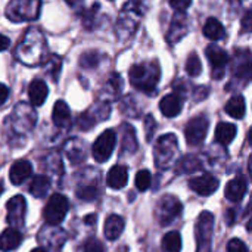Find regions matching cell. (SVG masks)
<instances>
[{"label": "cell", "instance_id": "obj_1", "mask_svg": "<svg viewBox=\"0 0 252 252\" xmlns=\"http://www.w3.org/2000/svg\"><path fill=\"white\" fill-rule=\"evenodd\" d=\"M131 84L142 92H154L159 81V65L157 62L133 65L128 72Z\"/></svg>", "mask_w": 252, "mask_h": 252}, {"label": "cell", "instance_id": "obj_2", "mask_svg": "<svg viewBox=\"0 0 252 252\" xmlns=\"http://www.w3.org/2000/svg\"><path fill=\"white\" fill-rule=\"evenodd\" d=\"M213 233H214V217L211 213L204 211L198 217V221L195 226L196 252H211Z\"/></svg>", "mask_w": 252, "mask_h": 252}, {"label": "cell", "instance_id": "obj_3", "mask_svg": "<svg viewBox=\"0 0 252 252\" xmlns=\"http://www.w3.org/2000/svg\"><path fill=\"white\" fill-rule=\"evenodd\" d=\"M179 152V146H177V137L170 133L165 134L162 137L158 139V143L154 149V155H155V164L159 168H167L173 164L174 157Z\"/></svg>", "mask_w": 252, "mask_h": 252}, {"label": "cell", "instance_id": "obj_4", "mask_svg": "<svg viewBox=\"0 0 252 252\" xmlns=\"http://www.w3.org/2000/svg\"><path fill=\"white\" fill-rule=\"evenodd\" d=\"M68 210H69L68 199L61 193H55V195H52V198L46 204V207L43 210V217H44L47 224L58 226L66 217Z\"/></svg>", "mask_w": 252, "mask_h": 252}, {"label": "cell", "instance_id": "obj_5", "mask_svg": "<svg viewBox=\"0 0 252 252\" xmlns=\"http://www.w3.org/2000/svg\"><path fill=\"white\" fill-rule=\"evenodd\" d=\"M182 210H183V205L176 196L165 195L157 204V219L162 226H168L179 217Z\"/></svg>", "mask_w": 252, "mask_h": 252}, {"label": "cell", "instance_id": "obj_6", "mask_svg": "<svg viewBox=\"0 0 252 252\" xmlns=\"http://www.w3.org/2000/svg\"><path fill=\"white\" fill-rule=\"evenodd\" d=\"M115 143H117L115 131L114 130H105L93 143V148H92L93 158L97 162H106L111 158V154L114 152Z\"/></svg>", "mask_w": 252, "mask_h": 252}, {"label": "cell", "instance_id": "obj_7", "mask_svg": "<svg viewBox=\"0 0 252 252\" xmlns=\"http://www.w3.org/2000/svg\"><path fill=\"white\" fill-rule=\"evenodd\" d=\"M208 126H210V121L205 115H199L190 120L185 128V136H186L188 143L192 146L201 145L207 137Z\"/></svg>", "mask_w": 252, "mask_h": 252}, {"label": "cell", "instance_id": "obj_8", "mask_svg": "<svg viewBox=\"0 0 252 252\" xmlns=\"http://www.w3.org/2000/svg\"><path fill=\"white\" fill-rule=\"evenodd\" d=\"M6 210H7V223L12 226V229L18 230L19 227H22L27 213L25 198L21 195L10 198L6 204Z\"/></svg>", "mask_w": 252, "mask_h": 252}, {"label": "cell", "instance_id": "obj_9", "mask_svg": "<svg viewBox=\"0 0 252 252\" xmlns=\"http://www.w3.org/2000/svg\"><path fill=\"white\" fill-rule=\"evenodd\" d=\"M219 179L211 174H202L199 177H193L189 182V188L201 196H210L219 189Z\"/></svg>", "mask_w": 252, "mask_h": 252}, {"label": "cell", "instance_id": "obj_10", "mask_svg": "<svg viewBox=\"0 0 252 252\" xmlns=\"http://www.w3.org/2000/svg\"><path fill=\"white\" fill-rule=\"evenodd\" d=\"M207 56H208V61L211 62L213 68H214V77L221 78L223 74H224V66L229 62L227 53L221 47H219L216 44H211V46L207 47Z\"/></svg>", "mask_w": 252, "mask_h": 252}, {"label": "cell", "instance_id": "obj_11", "mask_svg": "<svg viewBox=\"0 0 252 252\" xmlns=\"http://www.w3.org/2000/svg\"><path fill=\"white\" fill-rule=\"evenodd\" d=\"M248 190V182L241 176V177H235L233 180H230L226 186V198L230 201V202H241L245 196Z\"/></svg>", "mask_w": 252, "mask_h": 252}, {"label": "cell", "instance_id": "obj_12", "mask_svg": "<svg viewBox=\"0 0 252 252\" xmlns=\"http://www.w3.org/2000/svg\"><path fill=\"white\" fill-rule=\"evenodd\" d=\"M182 108H183V100L177 93L167 94L159 102V109H161L162 115H165L167 118L177 117L182 112Z\"/></svg>", "mask_w": 252, "mask_h": 252}, {"label": "cell", "instance_id": "obj_13", "mask_svg": "<svg viewBox=\"0 0 252 252\" xmlns=\"http://www.w3.org/2000/svg\"><path fill=\"white\" fill-rule=\"evenodd\" d=\"M31 174H32V165L28 161L21 159L12 164L9 171V179L13 185H22L27 179L31 177Z\"/></svg>", "mask_w": 252, "mask_h": 252}, {"label": "cell", "instance_id": "obj_14", "mask_svg": "<svg viewBox=\"0 0 252 252\" xmlns=\"http://www.w3.org/2000/svg\"><path fill=\"white\" fill-rule=\"evenodd\" d=\"M127 180H128V171L127 167L124 165H114L106 176V185L115 190L123 189L127 185Z\"/></svg>", "mask_w": 252, "mask_h": 252}, {"label": "cell", "instance_id": "obj_15", "mask_svg": "<svg viewBox=\"0 0 252 252\" xmlns=\"http://www.w3.org/2000/svg\"><path fill=\"white\" fill-rule=\"evenodd\" d=\"M49 94V89L47 84L41 80H32L30 87H28V96L30 100L34 106H40L44 103L46 97Z\"/></svg>", "mask_w": 252, "mask_h": 252}, {"label": "cell", "instance_id": "obj_16", "mask_svg": "<svg viewBox=\"0 0 252 252\" xmlns=\"http://www.w3.org/2000/svg\"><path fill=\"white\" fill-rule=\"evenodd\" d=\"M22 242V235L16 229H6L0 233V251L9 252L16 250Z\"/></svg>", "mask_w": 252, "mask_h": 252}, {"label": "cell", "instance_id": "obj_17", "mask_svg": "<svg viewBox=\"0 0 252 252\" xmlns=\"http://www.w3.org/2000/svg\"><path fill=\"white\" fill-rule=\"evenodd\" d=\"M124 230V219L117 216V214H112L106 219L105 221V238L108 241H117L121 233Z\"/></svg>", "mask_w": 252, "mask_h": 252}, {"label": "cell", "instance_id": "obj_18", "mask_svg": "<svg viewBox=\"0 0 252 252\" xmlns=\"http://www.w3.org/2000/svg\"><path fill=\"white\" fill-rule=\"evenodd\" d=\"M238 128L230 123H220L216 128V142L220 145H229L236 137Z\"/></svg>", "mask_w": 252, "mask_h": 252}, {"label": "cell", "instance_id": "obj_19", "mask_svg": "<svg viewBox=\"0 0 252 252\" xmlns=\"http://www.w3.org/2000/svg\"><path fill=\"white\" fill-rule=\"evenodd\" d=\"M50 179L47 176L38 174L35 177H32L31 183H30V193L34 198H44L49 190H50Z\"/></svg>", "mask_w": 252, "mask_h": 252}, {"label": "cell", "instance_id": "obj_20", "mask_svg": "<svg viewBox=\"0 0 252 252\" xmlns=\"http://www.w3.org/2000/svg\"><path fill=\"white\" fill-rule=\"evenodd\" d=\"M204 35L213 41H219L224 37L226 31H224V27L221 25V22L216 18H210L207 19L205 25H204Z\"/></svg>", "mask_w": 252, "mask_h": 252}, {"label": "cell", "instance_id": "obj_21", "mask_svg": "<svg viewBox=\"0 0 252 252\" xmlns=\"http://www.w3.org/2000/svg\"><path fill=\"white\" fill-rule=\"evenodd\" d=\"M52 118H53V123H55L58 127L65 126V124L69 121V118H71V112H69L68 105H66L63 100H58V102L55 103Z\"/></svg>", "mask_w": 252, "mask_h": 252}, {"label": "cell", "instance_id": "obj_22", "mask_svg": "<svg viewBox=\"0 0 252 252\" xmlns=\"http://www.w3.org/2000/svg\"><path fill=\"white\" fill-rule=\"evenodd\" d=\"M245 111H247V106H245V99L242 96H235L226 103V112L236 120L244 118Z\"/></svg>", "mask_w": 252, "mask_h": 252}, {"label": "cell", "instance_id": "obj_23", "mask_svg": "<svg viewBox=\"0 0 252 252\" xmlns=\"http://www.w3.org/2000/svg\"><path fill=\"white\" fill-rule=\"evenodd\" d=\"M162 251L180 252L182 251V238L179 232H168L162 238Z\"/></svg>", "mask_w": 252, "mask_h": 252}, {"label": "cell", "instance_id": "obj_24", "mask_svg": "<svg viewBox=\"0 0 252 252\" xmlns=\"http://www.w3.org/2000/svg\"><path fill=\"white\" fill-rule=\"evenodd\" d=\"M124 128V142H123V149H121V154L123 152H134L137 149V142H136V133L133 131V128L130 126H123Z\"/></svg>", "mask_w": 252, "mask_h": 252}, {"label": "cell", "instance_id": "obj_25", "mask_svg": "<svg viewBox=\"0 0 252 252\" xmlns=\"http://www.w3.org/2000/svg\"><path fill=\"white\" fill-rule=\"evenodd\" d=\"M186 71L190 77H198L202 72V62L196 53H190L186 61Z\"/></svg>", "mask_w": 252, "mask_h": 252}, {"label": "cell", "instance_id": "obj_26", "mask_svg": "<svg viewBox=\"0 0 252 252\" xmlns=\"http://www.w3.org/2000/svg\"><path fill=\"white\" fill-rule=\"evenodd\" d=\"M185 32H186V22H185V21L174 19V22H173V25H171V28H170V31H168L167 38H168V41L176 43L180 37L185 35Z\"/></svg>", "mask_w": 252, "mask_h": 252}, {"label": "cell", "instance_id": "obj_27", "mask_svg": "<svg viewBox=\"0 0 252 252\" xmlns=\"http://www.w3.org/2000/svg\"><path fill=\"white\" fill-rule=\"evenodd\" d=\"M151 183H152V174L148 170H140L136 174V188H137V190H140V192L148 190L151 188Z\"/></svg>", "mask_w": 252, "mask_h": 252}, {"label": "cell", "instance_id": "obj_28", "mask_svg": "<svg viewBox=\"0 0 252 252\" xmlns=\"http://www.w3.org/2000/svg\"><path fill=\"white\" fill-rule=\"evenodd\" d=\"M180 167L185 173H192V171H198L201 168V164L196 159V157H185L180 161Z\"/></svg>", "mask_w": 252, "mask_h": 252}, {"label": "cell", "instance_id": "obj_29", "mask_svg": "<svg viewBox=\"0 0 252 252\" xmlns=\"http://www.w3.org/2000/svg\"><path fill=\"white\" fill-rule=\"evenodd\" d=\"M77 196L83 201H94L97 198V189L94 186H83L77 189Z\"/></svg>", "mask_w": 252, "mask_h": 252}, {"label": "cell", "instance_id": "obj_30", "mask_svg": "<svg viewBox=\"0 0 252 252\" xmlns=\"http://www.w3.org/2000/svg\"><path fill=\"white\" fill-rule=\"evenodd\" d=\"M227 252H248V247L238 238H233L229 241L227 247H226Z\"/></svg>", "mask_w": 252, "mask_h": 252}, {"label": "cell", "instance_id": "obj_31", "mask_svg": "<svg viewBox=\"0 0 252 252\" xmlns=\"http://www.w3.org/2000/svg\"><path fill=\"white\" fill-rule=\"evenodd\" d=\"M94 124H96V120H94L89 112L83 114V115L80 117V120H78V126H80L81 130H90V128H93Z\"/></svg>", "mask_w": 252, "mask_h": 252}, {"label": "cell", "instance_id": "obj_32", "mask_svg": "<svg viewBox=\"0 0 252 252\" xmlns=\"http://www.w3.org/2000/svg\"><path fill=\"white\" fill-rule=\"evenodd\" d=\"M84 252H105V247L97 239H90L84 247Z\"/></svg>", "mask_w": 252, "mask_h": 252}, {"label": "cell", "instance_id": "obj_33", "mask_svg": "<svg viewBox=\"0 0 252 252\" xmlns=\"http://www.w3.org/2000/svg\"><path fill=\"white\" fill-rule=\"evenodd\" d=\"M81 63L84 66H94L97 63V55L96 53H84L81 58Z\"/></svg>", "mask_w": 252, "mask_h": 252}, {"label": "cell", "instance_id": "obj_34", "mask_svg": "<svg viewBox=\"0 0 252 252\" xmlns=\"http://www.w3.org/2000/svg\"><path fill=\"white\" fill-rule=\"evenodd\" d=\"M190 3H192V0H170V4L179 12L186 10L190 6Z\"/></svg>", "mask_w": 252, "mask_h": 252}, {"label": "cell", "instance_id": "obj_35", "mask_svg": "<svg viewBox=\"0 0 252 252\" xmlns=\"http://www.w3.org/2000/svg\"><path fill=\"white\" fill-rule=\"evenodd\" d=\"M145 128H146V134H148V140L152 139V133H154V128H155V121L152 118V115H148L146 121H145Z\"/></svg>", "mask_w": 252, "mask_h": 252}, {"label": "cell", "instance_id": "obj_36", "mask_svg": "<svg viewBox=\"0 0 252 252\" xmlns=\"http://www.w3.org/2000/svg\"><path fill=\"white\" fill-rule=\"evenodd\" d=\"M7 97H9V89L0 83V105H3L7 100Z\"/></svg>", "mask_w": 252, "mask_h": 252}, {"label": "cell", "instance_id": "obj_37", "mask_svg": "<svg viewBox=\"0 0 252 252\" xmlns=\"http://www.w3.org/2000/svg\"><path fill=\"white\" fill-rule=\"evenodd\" d=\"M9 46H10V40H9L6 35L0 34V52H1V50H6Z\"/></svg>", "mask_w": 252, "mask_h": 252}, {"label": "cell", "instance_id": "obj_38", "mask_svg": "<svg viewBox=\"0 0 252 252\" xmlns=\"http://www.w3.org/2000/svg\"><path fill=\"white\" fill-rule=\"evenodd\" d=\"M244 30L245 31H250L251 30V10L247 12L245 18H244Z\"/></svg>", "mask_w": 252, "mask_h": 252}, {"label": "cell", "instance_id": "obj_39", "mask_svg": "<svg viewBox=\"0 0 252 252\" xmlns=\"http://www.w3.org/2000/svg\"><path fill=\"white\" fill-rule=\"evenodd\" d=\"M226 223L227 224H233L235 223V213H233V210H229L226 213Z\"/></svg>", "mask_w": 252, "mask_h": 252}, {"label": "cell", "instance_id": "obj_40", "mask_svg": "<svg viewBox=\"0 0 252 252\" xmlns=\"http://www.w3.org/2000/svg\"><path fill=\"white\" fill-rule=\"evenodd\" d=\"M84 223H86V224H90V226H93V224L96 223V216H94V214L86 216V219H84Z\"/></svg>", "mask_w": 252, "mask_h": 252}, {"label": "cell", "instance_id": "obj_41", "mask_svg": "<svg viewBox=\"0 0 252 252\" xmlns=\"http://www.w3.org/2000/svg\"><path fill=\"white\" fill-rule=\"evenodd\" d=\"M31 252H46L44 250H41V248H35V250H32Z\"/></svg>", "mask_w": 252, "mask_h": 252}, {"label": "cell", "instance_id": "obj_42", "mask_svg": "<svg viewBox=\"0 0 252 252\" xmlns=\"http://www.w3.org/2000/svg\"><path fill=\"white\" fill-rule=\"evenodd\" d=\"M1 189H3V186H1V185H0V193H1Z\"/></svg>", "mask_w": 252, "mask_h": 252}]
</instances>
